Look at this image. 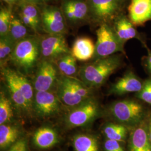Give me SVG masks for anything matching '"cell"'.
Listing matches in <instances>:
<instances>
[{
  "label": "cell",
  "mask_w": 151,
  "mask_h": 151,
  "mask_svg": "<svg viewBox=\"0 0 151 151\" xmlns=\"http://www.w3.org/2000/svg\"><path fill=\"white\" fill-rule=\"evenodd\" d=\"M49 1V0H45V1Z\"/></svg>",
  "instance_id": "cell-38"
},
{
  "label": "cell",
  "mask_w": 151,
  "mask_h": 151,
  "mask_svg": "<svg viewBox=\"0 0 151 151\" xmlns=\"http://www.w3.org/2000/svg\"><path fill=\"white\" fill-rule=\"evenodd\" d=\"M96 35L93 60L108 57L118 52H124V43L118 37L113 27L108 24L100 25Z\"/></svg>",
  "instance_id": "cell-4"
},
{
  "label": "cell",
  "mask_w": 151,
  "mask_h": 151,
  "mask_svg": "<svg viewBox=\"0 0 151 151\" xmlns=\"http://www.w3.org/2000/svg\"><path fill=\"white\" fill-rule=\"evenodd\" d=\"M5 1L6 3L8 4L9 5H12L16 3L19 0H2Z\"/></svg>",
  "instance_id": "cell-34"
},
{
  "label": "cell",
  "mask_w": 151,
  "mask_h": 151,
  "mask_svg": "<svg viewBox=\"0 0 151 151\" xmlns=\"http://www.w3.org/2000/svg\"><path fill=\"white\" fill-rule=\"evenodd\" d=\"M148 66L149 70H150L151 71V54H150L148 58Z\"/></svg>",
  "instance_id": "cell-35"
},
{
  "label": "cell",
  "mask_w": 151,
  "mask_h": 151,
  "mask_svg": "<svg viewBox=\"0 0 151 151\" xmlns=\"http://www.w3.org/2000/svg\"><path fill=\"white\" fill-rule=\"evenodd\" d=\"M71 53L79 61H87L92 59L95 51V45L91 39L79 37L74 42Z\"/></svg>",
  "instance_id": "cell-17"
},
{
  "label": "cell",
  "mask_w": 151,
  "mask_h": 151,
  "mask_svg": "<svg viewBox=\"0 0 151 151\" xmlns=\"http://www.w3.org/2000/svg\"><path fill=\"white\" fill-rule=\"evenodd\" d=\"M19 131L15 127L2 124L0 126V147L1 148L14 143L17 139Z\"/></svg>",
  "instance_id": "cell-26"
},
{
  "label": "cell",
  "mask_w": 151,
  "mask_h": 151,
  "mask_svg": "<svg viewBox=\"0 0 151 151\" xmlns=\"http://www.w3.org/2000/svg\"><path fill=\"white\" fill-rule=\"evenodd\" d=\"M120 65L119 56L112 55L82 65L79 68L78 75L89 88L100 86Z\"/></svg>",
  "instance_id": "cell-2"
},
{
  "label": "cell",
  "mask_w": 151,
  "mask_h": 151,
  "mask_svg": "<svg viewBox=\"0 0 151 151\" xmlns=\"http://www.w3.org/2000/svg\"><path fill=\"white\" fill-rule=\"evenodd\" d=\"M138 97L141 100L149 104H151V87L150 80L146 81L143 87L139 92Z\"/></svg>",
  "instance_id": "cell-30"
},
{
  "label": "cell",
  "mask_w": 151,
  "mask_h": 151,
  "mask_svg": "<svg viewBox=\"0 0 151 151\" xmlns=\"http://www.w3.org/2000/svg\"><path fill=\"white\" fill-rule=\"evenodd\" d=\"M111 112L120 121L132 123L141 118L143 108L140 104L134 100H123L114 104L111 107Z\"/></svg>",
  "instance_id": "cell-10"
},
{
  "label": "cell",
  "mask_w": 151,
  "mask_h": 151,
  "mask_svg": "<svg viewBox=\"0 0 151 151\" xmlns=\"http://www.w3.org/2000/svg\"><path fill=\"white\" fill-rule=\"evenodd\" d=\"M57 95L68 106H77L90 98L88 87L76 77L60 74L57 83Z\"/></svg>",
  "instance_id": "cell-3"
},
{
  "label": "cell",
  "mask_w": 151,
  "mask_h": 151,
  "mask_svg": "<svg viewBox=\"0 0 151 151\" xmlns=\"http://www.w3.org/2000/svg\"><path fill=\"white\" fill-rule=\"evenodd\" d=\"M104 133L109 139L122 141L127 134V130L124 126L119 124H110L104 129Z\"/></svg>",
  "instance_id": "cell-27"
},
{
  "label": "cell",
  "mask_w": 151,
  "mask_h": 151,
  "mask_svg": "<svg viewBox=\"0 0 151 151\" xmlns=\"http://www.w3.org/2000/svg\"><path fill=\"white\" fill-rule=\"evenodd\" d=\"M43 30L49 34H65L67 32V22L60 8L45 6L40 11Z\"/></svg>",
  "instance_id": "cell-8"
},
{
  "label": "cell",
  "mask_w": 151,
  "mask_h": 151,
  "mask_svg": "<svg viewBox=\"0 0 151 151\" xmlns=\"http://www.w3.org/2000/svg\"><path fill=\"white\" fill-rule=\"evenodd\" d=\"M147 133L143 128L135 130L130 141V151H151V143Z\"/></svg>",
  "instance_id": "cell-21"
},
{
  "label": "cell",
  "mask_w": 151,
  "mask_h": 151,
  "mask_svg": "<svg viewBox=\"0 0 151 151\" xmlns=\"http://www.w3.org/2000/svg\"><path fill=\"white\" fill-rule=\"evenodd\" d=\"M60 101L57 95L50 91H36L33 105L39 114L48 116L58 111Z\"/></svg>",
  "instance_id": "cell-12"
},
{
  "label": "cell",
  "mask_w": 151,
  "mask_h": 151,
  "mask_svg": "<svg viewBox=\"0 0 151 151\" xmlns=\"http://www.w3.org/2000/svg\"><path fill=\"white\" fill-rule=\"evenodd\" d=\"M8 35L0 37V65L1 68L6 67V64L9 62L11 54L16 45Z\"/></svg>",
  "instance_id": "cell-24"
},
{
  "label": "cell",
  "mask_w": 151,
  "mask_h": 151,
  "mask_svg": "<svg viewBox=\"0 0 151 151\" xmlns=\"http://www.w3.org/2000/svg\"><path fill=\"white\" fill-rule=\"evenodd\" d=\"M122 3L123 0H88V16L95 23L107 24L118 14Z\"/></svg>",
  "instance_id": "cell-6"
},
{
  "label": "cell",
  "mask_w": 151,
  "mask_h": 151,
  "mask_svg": "<svg viewBox=\"0 0 151 151\" xmlns=\"http://www.w3.org/2000/svg\"><path fill=\"white\" fill-rule=\"evenodd\" d=\"M12 16L11 9L1 7L0 10V37L8 35Z\"/></svg>",
  "instance_id": "cell-29"
},
{
  "label": "cell",
  "mask_w": 151,
  "mask_h": 151,
  "mask_svg": "<svg viewBox=\"0 0 151 151\" xmlns=\"http://www.w3.org/2000/svg\"><path fill=\"white\" fill-rule=\"evenodd\" d=\"M128 11L133 24L142 25L151 20V0H131Z\"/></svg>",
  "instance_id": "cell-13"
},
{
  "label": "cell",
  "mask_w": 151,
  "mask_h": 151,
  "mask_svg": "<svg viewBox=\"0 0 151 151\" xmlns=\"http://www.w3.org/2000/svg\"><path fill=\"white\" fill-rule=\"evenodd\" d=\"M60 70L54 62L40 60L35 71L34 87L36 91H49L57 85Z\"/></svg>",
  "instance_id": "cell-7"
},
{
  "label": "cell",
  "mask_w": 151,
  "mask_h": 151,
  "mask_svg": "<svg viewBox=\"0 0 151 151\" xmlns=\"http://www.w3.org/2000/svg\"><path fill=\"white\" fill-rule=\"evenodd\" d=\"M150 139L151 142V126H150Z\"/></svg>",
  "instance_id": "cell-36"
},
{
  "label": "cell",
  "mask_w": 151,
  "mask_h": 151,
  "mask_svg": "<svg viewBox=\"0 0 151 151\" xmlns=\"http://www.w3.org/2000/svg\"><path fill=\"white\" fill-rule=\"evenodd\" d=\"M76 151H99L95 138L87 135H77L73 141Z\"/></svg>",
  "instance_id": "cell-25"
},
{
  "label": "cell",
  "mask_w": 151,
  "mask_h": 151,
  "mask_svg": "<svg viewBox=\"0 0 151 151\" xmlns=\"http://www.w3.org/2000/svg\"><path fill=\"white\" fill-rule=\"evenodd\" d=\"M143 85L133 72H129L114 83L111 88V92L117 95L139 92L142 90Z\"/></svg>",
  "instance_id": "cell-16"
},
{
  "label": "cell",
  "mask_w": 151,
  "mask_h": 151,
  "mask_svg": "<svg viewBox=\"0 0 151 151\" xmlns=\"http://www.w3.org/2000/svg\"><path fill=\"white\" fill-rule=\"evenodd\" d=\"M104 147L105 151H124L119 142L116 140L108 139L105 143Z\"/></svg>",
  "instance_id": "cell-31"
},
{
  "label": "cell",
  "mask_w": 151,
  "mask_h": 151,
  "mask_svg": "<svg viewBox=\"0 0 151 151\" xmlns=\"http://www.w3.org/2000/svg\"><path fill=\"white\" fill-rule=\"evenodd\" d=\"M76 59L71 53L60 57L54 63L63 75L76 77L78 73Z\"/></svg>",
  "instance_id": "cell-20"
},
{
  "label": "cell",
  "mask_w": 151,
  "mask_h": 151,
  "mask_svg": "<svg viewBox=\"0 0 151 151\" xmlns=\"http://www.w3.org/2000/svg\"><path fill=\"white\" fill-rule=\"evenodd\" d=\"M150 84H151V80H150Z\"/></svg>",
  "instance_id": "cell-37"
},
{
  "label": "cell",
  "mask_w": 151,
  "mask_h": 151,
  "mask_svg": "<svg viewBox=\"0 0 151 151\" xmlns=\"http://www.w3.org/2000/svg\"><path fill=\"white\" fill-rule=\"evenodd\" d=\"M114 25V29L118 37L123 43L136 37L137 32L134 25L124 16L118 17Z\"/></svg>",
  "instance_id": "cell-18"
},
{
  "label": "cell",
  "mask_w": 151,
  "mask_h": 151,
  "mask_svg": "<svg viewBox=\"0 0 151 151\" xmlns=\"http://www.w3.org/2000/svg\"><path fill=\"white\" fill-rule=\"evenodd\" d=\"M1 74L4 76L7 86L10 92L12 100L17 107L24 110H29L27 100L17 86L11 72V69L7 66L1 68Z\"/></svg>",
  "instance_id": "cell-15"
},
{
  "label": "cell",
  "mask_w": 151,
  "mask_h": 151,
  "mask_svg": "<svg viewBox=\"0 0 151 151\" xmlns=\"http://www.w3.org/2000/svg\"><path fill=\"white\" fill-rule=\"evenodd\" d=\"M97 113V106L91 99H88L76 106L68 116V122L73 127H80L87 124Z\"/></svg>",
  "instance_id": "cell-11"
},
{
  "label": "cell",
  "mask_w": 151,
  "mask_h": 151,
  "mask_svg": "<svg viewBox=\"0 0 151 151\" xmlns=\"http://www.w3.org/2000/svg\"><path fill=\"white\" fill-rule=\"evenodd\" d=\"M19 16L22 22L29 29L38 34L42 25L40 12L38 10L37 5L24 0L20 5Z\"/></svg>",
  "instance_id": "cell-14"
},
{
  "label": "cell",
  "mask_w": 151,
  "mask_h": 151,
  "mask_svg": "<svg viewBox=\"0 0 151 151\" xmlns=\"http://www.w3.org/2000/svg\"><path fill=\"white\" fill-rule=\"evenodd\" d=\"M12 110L11 103L6 97L4 92H1L0 95V124L9 121L12 116Z\"/></svg>",
  "instance_id": "cell-28"
},
{
  "label": "cell",
  "mask_w": 151,
  "mask_h": 151,
  "mask_svg": "<svg viewBox=\"0 0 151 151\" xmlns=\"http://www.w3.org/2000/svg\"><path fill=\"white\" fill-rule=\"evenodd\" d=\"M61 10L67 24L72 26L85 21L89 13L87 2L84 0H64Z\"/></svg>",
  "instance_id": "cell-9"
},
{
  "label": "cell",
  "mask_w": 151,
  "mask_h": 151,
  "mask_svg": "<svg viewBox=\"0 0 151 151\" xmlns=\"http://www.w3.org/2000/svg\"><path fill=\"white\" fill-rule=\"evenodd\" d=\"M25 1H27V2H29V3H31V4H35V5H36L43 4V3H44V2H45V0H25Z\"/></svg>",
  "instance_id": "cell-33"
},
{
  "label": "cell",
  "mask_w": 151,
  "mask_h": 151,
  "mask_svg": "<svg viewBox=\"0 0 151 151\" xmlns=\"http://www.w3.org/2000/svg\"><path fill=\"white\" fill-rule=\"evenodd\" d=\"M40 35H30L16 44L9 62L23 75H30L40 61Z\"/></svg>",
  "instance_id": "cell-1"
},
{
  "label": "cell",
  "mask_w": 151,
  "mask_h": 151,
  "mask_svg": "<svg viewBox=\"0 0 151 151\" xmlns=\"http://www.w3.org/2000/svg\"><path fill=\"white\" fill-rule=\"evenodd\" d=\"M9 151H27L26 142L24 139L19 140L11 147Z\"/></svg>",
  "instance_id": "cell-32"
},
{
  "label": "cell",
  "mask_w": 151,
  "mask_h": 151,
  "mask_svg": "<svg viewBox=\"0 0 151 151\" xmlns=\"http://www.w3.org/2000/svg\"><path fill=\"white\" fill-rule=\"evenodd\" d=\"M40 60L55 62L60 57L71 53L65 34H49L40 36Z\"/></svg>",
  "instance_id": "cell-5"
},
{
  "label": "cell",
  "mask_w": 151,
  "mask_h": 151,
  "mask_svg": "<svg viewBox=\"0 0 151 151\" xmlns=\"http://www.w3.org/2000/svg\"><path fill=\"white\" fill-rule=\"evenodd\" d=\"M28 27L22 22L20 16L12 15L8 35L16 43L29 35Z\"/></svg>",
  "instance_id": "cell-22"
},
{
  "label": "cell",
  "mask_w": 151,
  "mask_h": 151,
  "mask_svg": "<svg viewBox=\"0 0 151 151\" xmlns=\"http://www.w3.org/2000/svg\"><path fill=\"white\" fill-rule=\"evenodd\" d=\"M34 142L40 148H48L58 142L57 134L49 128H42L38 129L34 136Z\"/></svg>",
  "instance_id": "cell-19"
},
{
  "label": "cell",
  "mask_w": 151,
  "mask_h": 151,
  "mask_svg": "<svg viewBox=\"0 0 151 151\" xmlns=\"http://www.w3.org/2000/svg\"><path fill=\"white\" fill-rule=\"evenodd\" d=\"M11 72L17 86L20 89L22 93L27 100L28 105L31 109L33 105L34 99L33 88L31 83L25 77L24 75L22 74L19 71L11 69Z\"/></svg>",
  "instance_id": "cell-23"
}]
</instances>
